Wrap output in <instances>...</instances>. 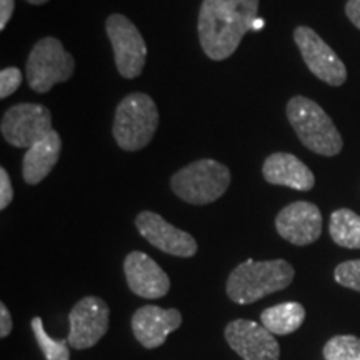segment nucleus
<instances>
[{
	"mask_svg": "<svg viewBox=\"0 0 360 360\" xmlns=\"http://www.w3.org/2000/svg\"><path fill=\"white\" fill-rule=\"evenodd\" d=\"M257 12L259 0H204L197 29L205 56L212 60L231 57L252 30Z\"/></svg>",
	"mask_w": 360,
	"mask_h": 360,
	"instance_id": "1",
	"label": "nucleus"
},
{
	"mask_svg": "<svg viewBox=\"0 0 360 360\" xmlns=\"http://www.w3.org/2000/svg\"><path fill=\"white\" fill-rule=\"evenodd\" d=\"M294 277L295 270L287 260L276 259L255 262L249 259L232 270L225 290L232 302L249 305L287 289Z\"/></svg>",
	"mask_w": 360,
	"mask_h": 360,
	"instance_id": "2",
	"label": "nucleus"
},
{
	"mask_svg": "<svg viewBox=\"0 0 360 360\" xmlns=\"http://www.w3.org/2000/svg\"><path fill=\"white\" fill-rule=\"evenodd\" d=\"M287 119L297 137L314 154L323 157L339 155L344 141L334 120L317 102L304 96H295L287 102Z\"/></svg>",
	"mask_w": 360,
	"mask_h": 360,
	"instance_id": "3",
	"label": "nucleus"
},
{
	"mask_svg": "<svg viewBox=\"0 0 360 360\" xmlns=\"http://www.w3.org/2000/svg\"><path fill=\"white\" fill-rule=\"evenodd\" d=\"M159 127V110L154 98L134 92L117 105L112 134L122 150L137 152L147 147Z\"/></svg>",
	"mask_w": 360,
	"mask_h": 360,
	"instance_id": "4",
	"label": "nucleus"
},
{
	"mask_svg": "<svg viewBox=\"0 0 360 360\" xmlns=\"http://www.w3.org/2000/svg\"><path fill=\"white\" fill-rule=\"evenodd\" d=\"M231 180L227 165L214 159H200L177 170L170 179V188L187 204L207 205L224 195Z\"/></svg>",
	"mask_w": 360,
	"mask_h": 360,
	"instance_id": "5",
	"label": "nucleus"
},
{
	"mask_svg": "<svg viewBox=\"0 0 360 360\" xmlns=\"http://www.w3.org/2000/svg\"><path fill=\"white\" fill-rule=\"evenodd\" d=\"M74 70V57L56 37L40 39L30 51L25 65L27 82L37 94H47L56 84L67 82Z\"/></svg>",
	"mask_w": 360,
	"mask_h": 360,
	"instance_id": "6",
	"label": "nucleus"
},
{
	"mask_svg": "<svg viewBox=\"0 0 360 360\" xmlns=\"http://www.w3.org/2000/svg\"><path fill=\"white\" fill-rule=\"evenodd\" d=\"M105 32L114 49L119 74L124 79L139 77L146 65L147 45L137 27L125 15L112 13L105 22Z\"/></svg>",
	"mask_w": 360,
	"mask_h": 360,
	"instance_id": "7",
	"label": "nucleus"
},
{
	"mask_svg": "<svg viewBox=\"0 0 360 360\" xmlns=\"http://www.w3.org/2000/svg\"><path fill=\"white\" fill-rule=\"evenodd\" d=\"M2 137L17 148H30L52 129L51 110L42 103H17L2 117Z\"/></svg>",
	"mask_w": 360,
	"mask_h": 360,
	"instance_id": "8",
	"label": "nucleus"
},
{
	"mask_svg": "<svg viewBox=\"0 0 360 360\" xmlns=\"http://www.w3.org/2000/svg\"><path fill=\"white\" fill-rule=\"evenodd\" d=\"M294 40L304 62L315 77L332 87H340L345 84L347 80L345 64L314 29L305 25L297 27L294 30Z\"/></svg>",
	"mask_w": 360,
	"mask_h": 360,
	"instance_id": "9",
	"label": "nucleus"
},
{
	"mask_svg": "<svg viewBox=\"0 0 360 360\" xmlns=\"http://www.w3.org/2000/svg\"><path fill=\"white\" fill-rule=\"evenodd\" d=\"M110 309L101 297H84L69 314V345L75 350L94 347L109 330Z\"/></svg>",
	"mask_w": 360,
	"mask_h": 360,
	"instance_id": "10",
	"label": "nucleus"
},
{
	"mask_svg": "<svg viewBox=\"0 0 360 360\" xmlns=\"http://www.w3.org/2000/svg\"><path fill=\"white\" fill-rule=\"evenodd\" d=\"M225 340L242 360H278L281 345L272 332L257 322L236 319L224 330Z\"/></svg>",
	"mask_w": 360,
	"mask_h": 360,
	"instance_id": "11",
	"label": "nucleus"
},
{
	"mask_svg": "<svg viewBox=\"0 0 360 360\" xmlns=\"http://www.w3.org/2000/svg\"><path fill=\"white\" fill-rule=\"evenodd\" d=\"M135 227L150 245L174 257H193L197 254V242L188 232L180 231L169 224L162 215L143 210L135 219Z\"/></svg>",
	"mask_w": 360,
	"mask_h": 360,
	"instance_id": "12",
	"label": "nucleus"
},
{
	"mask_svg": "<svg viewBox=\"0 0 360 360\" xmlns=\"http://www.w3.org/2000/svg\"><path fill=\"white\" fill-rule=\"evenodd\" d=\"M322 212L312 202H292L276 217L278 236L290 244L304 247L317 242L322 236Z\"/></svg>",
	"mask_w": 360,
	"mask_h": 360,
	"instance_id": "13",
	"label": "nucleus"
},
{
	"mask_svg": "<svg viewBox=\"0 0 360 360\" xmlns=\"http://www.w3.org/2000/svg\"><path fill=\"white\" fill-rule=\"evenodd\" d=\"M129 289L142 299H162L169 294L170 278L164 269L141 250H134L124 260Z\"/></svg>",
	"mask_w": 360,
	"mask_h": 360,
	"instance_id": "14",
	"label": "nucleus"
},
{
	"mask_svg": "<svg viewBox=\"0 0 360 360\" xmlns=\"http://www.w3.org/2000/svg\"><path fill=\"white\" fill-rule=\"evenodd\" d=\"M132 332L146 349H159L167 337L182 326V314L177 309H162L159 305H143L132 315Z\"/></svg>",
	"mask_w": 360,
	"mask_h": 360,
	"instance_id": "15",
	"label": "nucleus"
},
{
	"mask_svg": "<svg viewBox=\"0 0 360 360\" xmlns=\"http://www.w3.org/2000/svg\"><path fill=\"white\" fill-rule=\"evenodd\" d=\"M262 175L272 186H282L294 191L307 192L315 186V177L307 165L295 155L277 152L264 160Z\"/></svg>",
	"mask_w": 360,
	"mask_h": 360,
	"instance_id": "16",
	"label": "nucleus"
},
{
	"mask_svg": "<svg viewBox=\"0 0 360 360\" xmlns=\"http://www.w3.org/2000/svg\"><path fill=\"white\" fill-rule=\"evenodd\" d=\"M62 139L57 130H51L45 137L27 148L22 160V175L29 186H37L52 172L60 157Z\"/></svg>",
	"mask_w": 360,
	"mask_h": 360,
	"instance_id": "17",
	"label": "nucleus"
},
{
	"mask_svg": "<svg viewBox=\"0 0 360 360\" xmlns=\"http://www.w3.org/2000/svg\"><path fill=\"white\" fill-rule=\"evenodd\" d=\"M305 321V309L299 302L272 305L260 314V323L274 335H289L299 330Z\"/></svg>",
	"mask_w": 360,
	"mask_h": 360,
	"instance_id": "18",
	"label": "nucleus"
},
{
	"mask_svg": "<svg viewBox=\"0 0 360 360\" xmlns=\"http://www.w3.org/2000/svg\"><path fill=\"white\" fill-rule=\"evenodd\" d=\"M332 240L344 249H360V215L350 209H339L330 215L328 224Z\"/></svg>",
	"mask_w": 360,
	"mask_h": 360,
	"instance_id": "19",
	"label": "nucleus"
},
{
	"mask_svg": "<svg viewBox=\"0 0 360 360\" xmlns=\"http://www.w3.org/2000/svg\"><path fill=\"white\" fill-rule=\"evenodd\" d=\"M34 337L37 340L39 349L42 350L45 360H70V345L67 339H52L51 335L45 332L44 322L40 317H34L30 322Z\"/></svg>",
	"mask_w": 360,
	"mask_h": 360,
	"instance_id": "20",
	"label": "nucleus"
},
{
	"mask_svg": "<svg viewBox=\"0 0 360 360\" xmlns=\"http://www.w3.org/2000/svg\"><path fill=\"white\" fill-rule=\"evenodd\" d=\"M323 360H360V339L335 335L323 345Z\"/></svg>",
	"mask_w": 360,
	"mask_h": 360,
	"instance_id": "21",
	"label": "nucleus"
},
{
	"mask_svg": "<svg viewBox=\"0 0 360 360\" xmlns=\"http://www.w3.org/2000/svg\"><path fill=\"white\" fill-rule=\"evenodd\" d=\"M335 282L340 283L345 289L360 292V259L347 260L335 267Z\"/></svg>",
	"mask_w": 360,
	"mask_h": 360,
	"instance_id": "22",
	"label": "nucleus"
},
{
	"mask_svg": "<svg viewBox=\"0 0 360 360\" xmlns=\"http://www.w3.org/2000/svg\"><path fill=\"white\" fill-rule=\"evenodd\" d=\"M22 84V74L17 67H7L0 72V97L7 98L12 96Z\"/></svg>",
	"mask_w": 360,
	"mask_h": 360,
	"instance_id": "23",
	"label": "nucleus"
},
{
	"mask_svg": "<svg viewBox=\"0 0 360 360\" xmlns=\"http://www.w3.org/2000/svg\"><path fill=\"white\" fill-rule=\"evenodd\" d=\"M13 199V187L6 169H0V210L7 209Z\"/></svg>",
	"mask_w": 360,
	"mask_h": 360,
	"instance_id": "24",
	"label": "nucleus"
},
{
	"mask_svg": "<svg viewBox=\"0 0 360 360\" xmlns=\"http://www.w3.org/2000/svg\"><path fill=\"white\" fill-rule=\"evenodd\" d=\"M12 317H11V312H8L7 305L6 304H0V337L2 339H6V337L11 334L12 332Z\"/></svg>",
	"mask_w": 360,
	"mask_h": 360,
	"instance_id": "25",
	"label": "nucleus"
},
{
	"mask_svg": "<svg viewBox=\"0 0 360 360\" xmlns=\"http://www.w3.org/2000/svg\"><path fill=\"white\" fill-rule=\"evenodd\" d=\"M13 8H15V0H0V30H4L11 20Z\"/></svg>",
	"mask_w": 360,
	"mask_h": 360,
	"instance_id": "26",
	"label": "nucleus"
},
{
	"mask_svg": "<svg viewBox=\"0 0 360 360\" xmlns=\"http://www.w3.org/2000/svg\"><path fill=\"white\" fill-rule=\"evenodd\" d=\"M345 15L360 30V0H349L345 6Z\"/></svg>",
	"mask_w": 360,
	"mask_h": 360,
	"instance_id": "27",
	"label": "nucleus"
},
{
	"mask_svg": "<svg viewBox=\"0 0 360 360\" xmlns=\"http://www.w3.org/2000/svg\"><path fill=\"white\" fill-rule=\"evenodd\" d=\"M262 27H264V20L262 19H255L254 25H252V30H259V29H262Z\"/></svg>",
	"mask_w": 360,
	"mask_h": 360,
	"instance_id": "28",
	"label": "nucleus"
},
{
	"mask_svg": "<svg viewBox=\"0 0 360 360\" xmlns=\"http://www.w3.org/2000/svg\"><path fill=\"white\" fill-rule=\"evenodd\" d=\"M29 4H34V6H42V4H47L49 0H27Z\"/></svg>",
	"mask_w": 360,
	"mask_h": 360,
	"instance_id": "29",
	"label": "nucleus"
}]
</instances>
